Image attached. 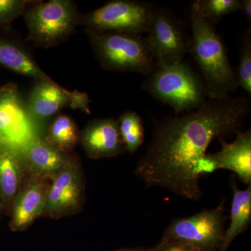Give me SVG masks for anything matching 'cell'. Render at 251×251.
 <instances>
[{"mask_svg": "<svg viewBox=\"0 0 251 251\" xmlns=\"http://www.w3.org/2000/svg\"><path fill=\"white\" fill-rule=\"evenodd\" d=\"M251 112L247 97L209 98L191 112L153 120L152 138L135 173L147 187L166 188L185 199L200 201L201 182L195 163L211 143L242 130Z\"/></svg>", "mask_w": 251, "mask_h": 251, "instance_id": "obj_1", "label": "cell"}, {"mask_svg": "<svg viewBox=\"0 0 251 251\" xmlns=\"http://www.w3.org/2000/svg\"><path fill=\"white\" fill-rule=\"evenodd\" d=\"M189 51L201 72L209 98L229 97L237 90L235 72L215 27L191 8Z\"/></svg>", "mask_w": 251, "mask_h": 251, "instance_id": "obj_2", "label": "cell"}, {"mask_svg": "<svg viewBox=\"0 0 251 251\" xmlns=\"http://www.w3.org/2000/svg\"><path fill=\"white\" fill-rule=\"evenodd\" d=\"M143 88L158 101L171 107L175 115L196 110L209 99L202 77L183 62L156 64Z\"/></svg>", "mask_w": 251, "mask_h": 251, "instance_id": "obj_3", "label": "cell"}, {"mask_svg": "<svg viewBox=\"0 0 251 251\" xmlns=\"http://www.w3.org/2000/svg\"><path fill=\"white\" fill-rule=\"evenodd\" d=\"M86 34L96 58L105 70L138 73L148 76L156 67L146 36L130 33L98 32L87 29Z\"/></svg>", "mask_w": 251, "mask_h": 251, "instance_id": "obj_4", "label": "cell"}, {"mask_svg": "<svg viewBox=\"0 0 251 251\" xmlns=\"http://www.w3.org/2000/svg\"><path fill=\"white\" fill-rule=\"evenodd\" d=\"M23 16L28 40L43 49H50L67 41L80 25V14L71 0L34 1Z\"/></svg>", "mask_w": 251, "mask_h": 251, "instance_id": "obj_5", "label": "cell"}, {"mask_svg": "<svg viewBox=\"0 0 251 251\" xmlns=\"http://www.w3.org/2000/svg\"><path fill=\"white\" fill-rule=\"evenodd\" d=\"M153 5L133 0H113L80 14V25L98 32L148 33Z\"/></svg>", "mask_w": 251, "mask_h": 251, "instance_id": "obj_6", "label": "cell"}, {"mask_svg": "<svg viewBox=\"0 0 251 251\" xmlns=\"http://www.w3.org/2000/svg\"><path fill=\"white\" fill-rule=\"evenodd\" d=\"M225 201L213 209L173 220L161 241L184 243L204 251H219L225 232Z\"/></svg>", "mask_w": 251, "mask_h": 251, "instance_id": "obj_7", "label": "cell"}, {"mask_svg": "<svg viewBox=\"0 0 251 251\" xmlns=\"http://www.w3.org/2000/svg\"><path fill=\"white\" fill-rule=\"evenodd\" d=\"M148 34L146 38L156 64L183 62L189 51L190 38L182 23L168 10L153 8Z\"/></svg>", "mask_w": 251, "mask_h": 251, "instance_id": "obj_8", "label": "cell"}, {"mask_svg": "<svg viewBox=\"0 0 251 251\" xmlns=\"http://www.w3.org/2000/svg\"><path fill=\"white\" fill-rule=\"evenodd\" d=\"M84 191L83 175L78 160L72 156L50 180L42 216L57 219L77 214L84 204Z\"/></svg>", "mask_w": 251, "mask_h": 251, "instance_id": "obj_9", "label": "cell"}, {"mask_svg": "<svg viewBox=\"0 0 251 251\" xmlns=\"http://www.w3.org/2000/svg\"><path fill=\"white\" fill-rule=\"evenodd\" d=\"M0 138L3 143L15 148L39 138L18 86L14 83L0 88Z\"/></svg>", "mask_w": 251, "mask_h": 251, "instance_id": "obj_10", "label": "cell"}, {"mask_svg": "<svg viewBox=\"0 0 251 251\" xmlns=\"http://www.w3.org/2000/svg\"><path fill=\"white\" fill-rule=\"evenodd\" d=\"M81 145L92 159L111 158L126 152L117 120L95 119L80 132Z\"/></svg>", "mask_w": 251, "mask_h": 251, "instance_id": "obj_11", "label": "cell"}, {"mask_svg": "<svg viewBox=\"0 0 251 251\" xmlns=\"http://www.w3.org/2000/svg\"><path fill=\"white\" fill-rule=\"evenodd\" d=\"M50 184V179L31 176L27 184L21 188L12 202L10 222L12 230H25L42 216Z\"/></svg>", "mask_w": 251, "mask_h": 251, "instance_id": "obj_12", "label": "cell"}, {"mask_svg": "<svg viewBox=\"0 0 251 251\" xmlns=\"http://www.w3.org/2000/svg\"><path fill=\"white\" fill-rule=\"evenodd\" d=\"M16 149L31 176L50 180L63 169L72 156L39 138Z\"/></svg>", "mask_w": 251, "mask_h": 251, "instance_id": "obj_13", "label": "cell"}, {"mask_svg": "<svg viewBox=\"0 0 251 251\" xmlns=\"http://www.w3.org/2000/svg\"><path fill=\"white\" fill-rule=\"evenodd\" d=\"M29 93L27 113L36 120L52 116L61 109L70 106L73 92L59 86L54 80H35Z\"/></svg>", "mask_w": 251, "mask_h": 251, "instance_id": "obj_14", "label": "cell"}, {"mask_svg": "<svg viewBox=\"0 0 251 251\" xmlns=\"http://www.w3.org/2000/svg\"><path fill=\"white\" fill-rule=\"evenodd\" d=\"M228 143L220 140L221 151L214 153L218 168L233 172L244 184L251 185V130L238 132Z\"/></svg>", "mask_w": 251, "mask_h": 251, "instance_id": "obj_15", "label": "cell"}, {"mask_svg": "<svg viewBox=\"0 0 251 251\" xmlns=\"http://www.w3.org/2000/svg\"><path fill=\"white\" fill-rule=\"evenodd\" d=\"M25 171L17 149L0 144V199L4 205L12 204L22 188Z\"/></svg>", "mask_w": 251, "mask_h": 251, "instance_id": "obj_16", "label": "cell"}, {"mask_svg": "<svg viewBox=\"0 0 251 251\" xmlns=\"http://www.w3.org/2000/svg\"><path fill=\"white\" fill-rule=\"evenodd\" d=\"M0 65L35 80H52L24 46L2 37H0Z\"/></svg>", "mask_w": 251, "mask_h": 251, "instance_id": "obj_17", "label": "cell"}, {"mask_svg": "<svg viewBox=\"0 0 251 251\" xmlns=\"http://www.w3.org/2000/svg\"><path fill=\"white\" fill-rule=\"evenodd\" d=\"M233 199L230 209V223L225 230L222 245L219 251H227L230 244L239 234L245 232L251 221V185L240 190L232 181Z\"/></svg>", "mask_w": 251, "mask_h": 251, "instance_id": "obj_18", "label": "cell"}, {"mask_svg": "<svg viewBox=\"0 0 251 251\" xmlns=\"http://www.w3.org/2000/svg\"><path fill=\"white\" fill-rule=\"evenodd\" d=\"M79 140L80 131L75 122L72 117L60 115L50 126L44 141L63 153L71 154Z\"/></svg>", "mask_w": 251, "mask_h": 251, "instance_id": "obj_19", "label": "cell"}, {"mask_svg": "<svg viewBox=\"0 0 251 251\" xmlns=\"http://www.w3.org/2000/svg\"><path fill=\"white\" fill-rule=\"evenodd\" d=\"M117 124L126 151L133 154L145 140L143 120L137 112L128 110L120 117Z\"/></svg>", "mask_w": 251, "mask_h": 251, "instance_id": "obj_20", "label": "cell"}, {"mask_svg": "<svg viewBox=\"0 0 251 251\" xmlns=\"http://www.w3.org/2000/svg\"><path fill=\"white\" fill-rule=\"evenodd\" d=\"M191 8L206 22L215 26L225 16L241 9V0H197Z\"/></svg>", "mask_w": 251, "mask_h": 251, "instance_id": "obj_21", "label": "cell"}, {"mask_svg": "<svg viewBox=\"0 0 251 251\" xmlns=\"http://www.w3.org/2000/svg\"><path fill=\"white\" fill-rule=\"evenodd\" d=\"M236 74L237 87L251 96V31H244L241 41L240 60Z\"/></svg>", "mask_w": 251, "mask_h": 251, "instance_id": "obj_22", "label": "cell"}, {"mask_svg": "<svg viewBox=\"0 0 251 251\" xmlns=\"http://www.w3.org/2000/svg\"><path fill=\"white\" fill-rule=\"evenodd\" d=\"M34 2L31 0H0V27H9Z\"/></svg>", "mask_w": 251, "mask_h": 251, "instance_id": "obj_23", "label": "cell"}, {"mask_svg": "<svg viewBox=\"0 0 251 251\" xmlns=\"http://www.w3.org/2000/svg\"><path fill=\"white\" fill-rule=\"evenodd\" d=\"M151 251H204L189 244L174 242V241H160L156 246L151 248Z\"/></svg>", "mask_w": 251, "mask_h": 251, "instance_id": "obj_24", "label": "cell"}, {"mask_svg": "<svg viewBox=\"0 0 251 251\" xmlns=\"http://www.w3.org/2000/svg\"><path fill=\"white\" fill-rule=\"evenodd\" d=\"M249 23H251V1L241 0V9Z\"/></svg>", "mask_w": 251, "mask_h": 251, "instance_id": "obj_25", "label": "cell"}, {"mask_svg": "<svg viewBox=\"0 0 251 251\" xmlns=\"http://www.w3.org/2000/svg\"><path fill=\"white\" fill-rule=\"evenodd\" d=\"M115 251H151V249L148 248H123V249H117Z\"/></svg>", "mask_w": 251, "mask_h": 251, "instance_id": "obj_26", "label": "cell"}, {"mask_svg": "<svg viewBox=\"0 0 251 251\" xmlns=\"http://www.w3.org/2000/svg\"><path fill=\"white\" fill-rule=\"evenodd\" d=\"M0 144H4L3 143L2 140H1V138H0Z\"/></svg>", "mask_w": 251, "mask_h": 251, "instance_id": "obj_27", "label": "cell"}]
</instances>
